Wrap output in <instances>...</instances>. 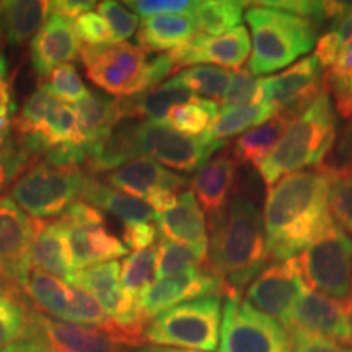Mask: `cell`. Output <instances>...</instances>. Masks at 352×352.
I'll use <instances>...</instances> for the list:
<instances>
[{"mask_svg":"<svg viewBox=\"0 0 352 352\" xmlns=\"http://www.w3.org/2000/svg\"><path fill=\"white\" fill-rule=\"evenodd\" d=\"M336 166L321 165L285 175L267 189L263 223L267 261L296 258L316 239L329 214Z\"/></svg>","mask_w":352,"mask_h":352,"instance_id":"6da1fadb","label":"cell"},{"mask_svg":"<svg viewBox=\"0 0 352 352\" xmlns=\"http://www.w3.org/2000/svg\"><path fill=\"white\" fill-rule=\"evenodd\" d=\"M266 263L263 215L252 197L233 195L227 215L210 232L206 270L219 277L226 298L241 297Z\"/></svg>","mask_w":352,"mask_h":352,"instance_id":"7a4b0ae2","label":"cell"},{"mask_svg":"<svg viewBox=\"0 0 352 352\" xmlns=\"http://www.w3.org/2000/svg\"><path fill=\"white\" fill-rule=\"evenodd\" d=\"M336 142V114L327 88L290 122L270 157L259 166L267 186L285 175L321 166Z\"/></svg>","mask_w":352,"mask_h":352,"instance_id":"3957f363","label":"cell"},{"mask_svg":"<svg viewBox=\"0 0 352 352\" xmlns=\"http://www.w3.org/2000/svg\"><path fill=\"white\" fill-rule=\"evenodd\" d=\"M246 6H252L245 20L252 28L248 69L253 76L277 72L315 47L316 26L311 21L254 2H246Z\"/></svg>","mask_w":352,"mask_h":352,"instance_id":"277c9868","label":"cell"},{"mask_svg":"<svg viewBox=\"0 0 352 352\" xmlns=\"http://www.w3.org/2000/svg\"><path fill=\"white\" fill-rule=\"evenodd\" d=\"M222 310L219 296L179 303L145 324L144 341L158 347L212 352L219 349Z\"/></svg>","mask_w":352,"mask_h":352,"instance_id":"5b68a950","label":"cell"},{"mask_svg":"<svg viewBox=\"0 0 352 352\" xmlns=\"http://www.w3.org/2000/svg\"><path fill=\"white\" fill-rule=\"evenodd\" d=\"M307 285L349 308L352 239L329 215L316 239L297 256Z\"/></svg>","mask_w":352,"mask_h":352,"instance_id":"8992f818","label":"cell"},{"mask_svg":"<svg viewBox=\"0 0 352 352\" xmlns=\"http://www.w3.org/2000/svg\"><path fill=\"white\" fill-rule=\"evenodd\" d=\"M88 173L82 166H54L34 162L10 188V196L26 214L47 220L60 217L82 199Z\"/></svg>","mask_w":352,"mask_h":352,"instance_id":"52a82bcc","label":"cell"},{"mask_svg":"<svg viewBox=\"0 0 352 352\" xmlns=\"http://www.w3.org/2000/svg\"><path fill=\"white\" fill-rule=\"evenodd\" d=\"M23 294L30 305L44 315L67 323L101 329L114 340L121 341V329L87 290L39 270H32Z\"/></svg>","mask_w":352,"mask_h":352,"instance_id":"ba28073f","label":"cell"},{"mask_svg":"<svg viewBox=\"0 0 352 352\" xmlns=\"http://www.w3.org/2000/svg\"><path fill=\"white\" fill-rule=\"evenodd\" d=\"M80 59L90 82L114 98H132L147 91V52L135 44L83 46Z\"/></svg>","mask_w":352,"mask_h":352,"instance_id":"9c48e42d","label":"cell"},{"mask_svg":"<svg viewBox=\"0 0 352 352\" xmlns=\"http://www.w3.org/2000/svg\"><path fill=\"white\" fill-rule=\"evenodd\" d=\"M121 263L108 261L76 271L65 283L91 294L116 327L127 338L131 347L144 346L145 321L139 311L138 298L126 292L121 284Z\"/></svg>","mask_w":352,"mask_h":352,"instance_id":"30bf717a","label":"cell"},{"mask_svg":"<svg viewBox=\"0 0 352 352\" xmlns=\"http://www.w3.org/2000/svg\"><path fill=\"white\" fill-rule=\"evenodd\" d=\"M219 352H289V331L241 297H227Z\"/></svg>","mask_w":352,"mask_h":352,"instance_id":"8fae6325","label":"cell"},{"mask_svg":"<svg viewBox=\"0 0 352 352\" xmlns=\"http://www.w3.org/2000/svg\"><path fill=\"white\" fill-rule=\"evenodd\" d=\"M227 144H217L208 138H188L179 134L166 122H142L140 147L142 155L152 158L160 165L191 173L197 171L210 155L222 151Z\"/></svg>","mask_w":352,"mask_h":352,"instance_id":"7c38bea8","label":"cell"},{"mask_svg":"<svg viewBox=\"0 0 352 352\" xmlns=\"http://www.w3.org/2000/svg\"><path fill=\"white\" fill-rule=\"evenodd\" d=\"M263 103L274 118L280 113L300 114L324 88V72L314 56L276 76L259 78Z\"/></svg>","mask_w":352,"mask_h":352,"instance_id":"4fadbf2b","label":"cell"},{"mask_svg":"<svg viewBox=\"0 0 352 352\" xmlns=\"http://www.w3.org/2000/svg\"><path fill=\"white\" fill-rule=\"evenodd\" d=\"M308 290L298 259L271 263L245 290V302L280 324L298 298Z\"/></svg>","mask_w":352,"mask_h":352,"instance_id":"5bb4252c","label":"cell"},{"mask_svg":"<svg viewBox=\"0 0 352 352\" xmlns=\"http://www.w3.org/2000/svg\"><path fill=\"white\" fill-rule=\"evenodd\" d=\"M34 219L10 196H0V267L8 283L23 290L32 272Z\"/></svg>","mask_w":352,"mask_h":352,"instance_id":"9a60e30c","label":"cell"},{"mask_svg":"<svg viewBox=\"0 0 352 352\" xmlns=\"http://www.w3.org/2000/svg\"><path fill=\"white\" fill-rule=\"evenodd\" d=\"M223 296V285L219 277L206 267L157 279L138 298L139 311L145 323L179 303L197 298Z\"/></svg>","mask_w":352,"mask_h":352,"instance_id":"2e32d148","label":"cell"},{"mask_svg":"<svg viewBox=\"0 0 352 352\" xmlns=\"http://www.w3.org/2000/svg\"><path fill=\"white\" fill-rule=\"evenodd\" d=\"M285 329H303L340 344H352V321L342 303L308 289L285 316Z\"/></svg>","mask_w":352,"mask_h":352,"instance_id":"e0dca14e","label":"cell"},{"mask_svg":"<svg viewBox=\"0 0 352 352\" xmlns=\"http://www.w3.org/2000/svg\"><path fill=\"white\" fill-rule=\"evenodd\" d=\"M252 51V39L243 25L219 36L197 34L183 46L170 52L175 72L195 65H217L222 69L240 70Z\"/></svg>","mask_w":352,"mask_h":352,"instance_id":"ac0fdd59","label":"cell"},{"mask_svg":"<svg viewBox=\"0 0 352 352\" xmlns=\"http://www.w3.org/2000/svg\"><path fill=\"white\" fill-rule=\"evenodd\" d=\"M25 340H39L57 352H129V347L101 329L56 320L34 308Z\"/></svg>","mask_w":352,"mask_h":352,"instance_id":"d6986e66","label":"cell"},{"mask_svg":"<svg viewBox=\"0 0 352 352\" xmlns=\"http://www.w3.org/2000/svg\"><path fill=\"white\" fill-rule=\"evenodd\" d=\"M235 182L236 164L230 152L219 153L196 171L191 182L192 195L208 217L209 232H212L227 215Z\"/></svg>","mask_w":352,"mask_h":352,"instance_id":"ffe728a7","label":"cell"},{"mask_svg":"<svg viewBox=\"0 0 352 352\" xmlns=\"http://www.w3.org/2000/svg\"><path fill=\"white\" fill-rule=\"evenodd\" d=\"M140 120L122 118L103 132L94 144L90 145L85 162V170L90 175L109 173L142 155L140 147Z\"/></svg>","mask_w":352,"mask_h":352,"instance_id":"44dd1931","label":"cell"},{"mask_svg":"<svg viewBox=\"0 0 352 352\" xmlns=\"http://www.w3.org/2000/svg\"><path fill=\"white\" fill-rule=\"evenodd\" d=\"M80 51L72 20L51 13L43 28L34 34L30 44L32 65L39 82H44L59 65L70 63Z\"/></svg>","mask_w":352,"mask_h":352,"instance_id":"7402d4cb","label":"cell"},{"mask_svg":"<svg viewBox=\"0 0 352 352\" xmlns=\"http://www.w3.org/2000/svg\"><path fill=\"white\" fill-rule=\"evenodd\" d=\"M104 179L109 186L116 188L118 191L139 197L142 201L160 189L178 192L189 184L186 176L170 171L148 157H140L121 168L109 171Z\"/></svg>","mask_w":352,"mask_h":352,"instance_id":"603a6c76","label":"cell"},{"mask_svg":"<svg viewBox=\"0 0 352 352\" xmlns=\"http://www.w3.org/2000/svg\"><path fill=\"white\" fill-rule=\"evenodd\" d=\"M197 96L175 76L160 85L151 88L132 98H120V114L122 118L147 122H165L170 111L179 104H186Z\"/></svg>","mask_w":352,"mask_h":352,"instance_id":"cb8c5ba5","label":"cell"},{"mask_svg":"<svg viewBox=\"0 0 352 352\" xmlns=\"http://www.w3.org/2000/svg\"><path fill=\"white\" fill-rule=\"evenodd\" d=\"M155 223L162 239L209 248L208 220L192 191L182 192L176 206L168 212L157 214Z\"/></svg>","mask_w":352,"mask_h":352,"instance_id":"d4e9b609","label":"cell"},{"mask_svg":"<svg viewBox=\"0 0 352 352\" xmlns=\"http://www.w3.org/2000/svg\"><path fill=\"white\" fill-rule=\"evenodd\" d=\"M32 267L67 280L74 274L65 226L57 220L34 219Z\"/></svg>","mask_w":352,"mask_h":352,"instance_id":"484cf974","label":"cell"},{"mask_svg":"<svg viewBox=\"0 0 352 352\" xmlns=\"http://www.w3.org/2000/svg\"><path fill=\"white\" fill-rule=\"evenodd\" d=\"M65 232L74 272L129 254L126 245L103 226L65 227Z\"/></svg>","mask_w":352,"mask_h":352,"instance_id":"4316f807","label":"cell"},{"mask_svg":"<svg viewBox=\"0 0 352 352\" xmlns=\"http://www.w3.org/2000/svg\"><path fill=\"white\" fill-rule=\"evenodd\" d=\"M51 15L47 0H6L0 2V39L10 47H20L34 38Z\"/></svg>","mask_w":352,"mask_h":352,"instance_id":"83f0119b","label":"cell"},{"mask_svg":"<svg viewBox=\"0 0 352 352\" xmlns=\"http://www.w3.org/2000/svg\"><path fill=\"white\" fill-rule=\"evenodd\" d=\"M82 199L95 206L96 209H103L104 212L122 220L124 226L155 222L157 214L147 202L118 191V189H111L90 173H88Z\"/></svg>","mask_w":352,"mask_h":352,"instance_id":"f1b7e54d","label":"cell"},{"mask_svg":"<svg viewBox=\"0 0 352 352\" xmlns=\"http://www.w3.org/2000/svg\"><path fill=\"white\" fill-rule=\"evenodd\" d=\"M297 118V114L280 113L271 118L261 126L246 131L232 145L230 155L236 165H252L259 170L272 148L279 142L290 122Z\"/></svg>","mask_w":352,"mask_h":352,"instance_id":"f546056e","label":"cell"},{"mask_svg":"<svg viewBox=\"0 0 352 352\" xmlns=\"http://www.w3.org/2000/svg\"><path fill=\"white\" fill-rule=\"evenodd\" d=\"M196 36V26L188 13L157 15L142 20L135 33V41L145 52L173 51Z\"/></svg>","mask_w":352,"mask_h":352,"instance_id":"4dcf8cb0","label":"cell"},{"mask_svg":"<svg viewBox=\"0 0 352 352\" xmlns=\"http://www.w3.org/2000/svg\"><path fill=\"white\" fill-rule=\"evenodd\" d=\"M246 2L235 0H199L192 3L191 16L197 34L219 36L240 26L243 20V8Z\"/></svg>","mask_w":352,"mask_h":352,"instance_id":"1f68e13d","label":"cell"},{"mask_svg":"<svg viewBox=\"0 0 352 352\" xmlns=\"http://www.w3.org/2000/svg\"><path fill=\"white\" fill-rule=\"evenodd\" d=\"M78 124L90 145L109 129L114 122L121 120L120 98L111 95H103L100 91H90L85 100L74 104Z\"/></svg>","mask_w":352,"mask_h":352,"instance_id":"d6a6232c","label":"cell"},{"mask_svg":"<svg viewBox=\"0 0 352 352\" xmlns=\"http://www.w3.org/2000/svg\"><path fill=\"white\" fill-rule=\"evenodd\" d=\"M271 113L264 103L250 104V107H220L219 116L204 138L217 144H227L230 138L245 134L250 127H256L271 120Z\"/></svg>","mask_w":352,"mask_h":352,"instance_id":"836d02e7","label":"cell"},{"mask_svg":"<svg viewBox=\"0 0 352 352\" xmlns=\"http://www.w3.org/2000/svg\"><path fill=\"white\" fill-rule=\"evenodd\" d=\"M32 310L23 290L0 287V349L25 340Z\"/></svg>","mask_w":352,"mask_h":352,"instance_id":"e575fe53","label":"cell"},{"mask_svg":"<svg viewBox=\"0 0 352 352\" xmlns=\"http://www.w3.org/2000/svg\"><path fill=\"white\" fill-rule=\"evenodd\" d=\"M220 107L215 101L196 98L186 104L173 108L166 118V124L188 138H202L219 116Z\"/></svg>","mask_w":352,"mask_h":352,"instance_id":"d590c367","label":"cell"},{"mask_svg":"<svg viewBox=\"0 0 352 352\" xmlns=\"http://www.w3.org/2000/svg\"><path fill=\"white\" fill-rule=\"evenodd\" d=\"M208 254L209 248H199V246L176 243V241L162 239V243L158 245L157 279L206 267Z\"/></svg>","mask_w":352,"mask_h":352,"instance_id":"8d00e7d4","label":"cell"},{"mask_svg":"<svg viewBox=\"0 0 352 352\" xmlns=\"http://www.w3.org/2000/svg\"><path fill=\"white\" fill-rule=\"evenodd\" d=\"M158 246L134 252L121 263V284L127 294L139 298L157 280Z\"/></svg>","mask_w":352,"mask_h":352,"instance_id":"74e56055","label":"cell"},{"mask_svg":"<svg viewBox=\"0 0 352 352\" xmlns=\"http://www.w3.org/2000/svg\"><path fill=\"white\" fill-rule=\"evenodd\" d=\"M178 77L197 98L215 101L223 98L232 74L217 65H195L183 69Z\"/></svg>","mask_w":352,"mask_h":352,"instance_id":"f35d334b","label":"cell"},{"mask_svg":"<svg viewBox=\"0 0 352 352\" xmlns=\"http://www.w3.org/2000/svg\"><path fill=\"white\" fill-rule=\"evenodd\" d=\"M329 214L342 230L352 233V164L336 170L329 192Z\"/></svg>","mask_w":352,"mask_h":352,"instance_id":"ab89813d","label":"cell"},{"mask_svg":"<svg viewBox=\"0 0 352 352\" xmlns=\"http://www.w3.org/2000/svg\"><path fill=\"white\" fill-rule=\"evenodd\" d=\"M39 85L46 87L57 100L70 101L74 104L90 95V90L82 82L77 69L72 64H63L56 67L50 74V77Z\"/></svg>","mask_w":352,"mask_h":352,"instance_id":"60d3db41","label":"cell"},{"mask_svg":"<svg viewBox=\"0 0 352 352\" xmlns=\"http://www.w3.org/2000/svg\"><path fill=\"white\" fill-rule=\"evenodd\" d=\"M263 101L261 82L248 69H240L232 74L227 91L222 98V107H250Z\"/></svg>","mask_w":352,"mask_h":352,"instance_id":"b9f144b4","label":"cell"},{"mask_svg":"<svg viewBox=\"0 0 352 352\" xmlns=\"http://www.w3.org/2000/svg\"><path fill=\"white\" fill-rule=\"evenodd\" d=\"M34 164L33 157L12 138L0 147V192L12 188L16 179Z\"/></svg>","mask_w":352,"mask_h":352,"instance_id":"7bdbcfd3","label":"cell"},{"mask_svg":"<svg viewBox=\"0 0 352 352\" xmlns=\"http://www.w3.org/2000/svg\"><path fill=\"white\" fill-rule=\"evenodd\" d=\"M96 8L109 26L113 44L122 43L132 34H135V30L139 26V16L134 12L127 10L124 3L104 0V2L96 3Z\"/></svg>","mask_w":352,"mask_h":352,"instance_id":"ee69618b","label":"cell"},{"mask_svg":"<svg viewBox=\"0 0 352 352\" xmlns=\"http://www.w3.org/2000/svg\"><path fill=\"white\" fill-rule=\"evenodd\" d=\"M74 30H76L78 41H83L87 46L113 44L109 26L98 12H88L78 16L74 23Z\"/></svg>","mask_w":352,"mask_h":352,"instance_id":"f6af8a7d","label":"cell"},{"mask_svg":"<svg viewBox=\"0 0 352 352\" xmlns=\"http://www.w3.org/2000/svg\"><path fill=\"white\" fill-rule=\"evenodd\" d=\"M289 352H352L351 347L303 329H287Z\"/></svg>","mask_w":352,"mask_h":352,"instance_id":"bcb514c9","label":"cell"},{"mask_svg":"<svg viewBox=\"0 0 352 352\" xmlns=\"http://www.w3.org/2000/svg\"><path fill=\"white\" fill-rule=\"evenodd\" d=\"M192 3L189 0H131L124 2L131 10L135 12L138 16H157V15H183L189 13L192 8Z\"/></svg>","mask_w":352,"mask_h":352,"instance_id":"7dc6e473","label":"cell"},{"mask_svg":"<svg viewBox=\"0 0 352 352\" xmlns=\"http://www.w3.org/2000/svg\"><path fill=\"white\" fill-rule=\"evenodd\" d=\"M324 88L329 95H333L338 114L344 120H352V77L338 76L327 70Z\"/></svg>","mask_w":352,"mask_h":352,"instance_id":"c3c4849f","label":"cell"},{"mask_svg":"<svg viewBox=\"0 0 352 352\" xmlns=\"http://www.w3.org/2000/svg\"><path fill=\"white\" fill-rule=\"evenodd\" d=\"M59 220L65 227H100L104 223V215L95 206L85 201H77L65 209Z\"/></svg>","mask_w":352,"mask_h":352,"instance_id":"681fc988","label":"cell"},{"mask_svg":"<svg viewBox=\"0 0 352 352\" xmlns=\"http://www.w3.org/2000/svg\"><path fill=\"white\" fill-rule=\"evenodd\" d=\"M160 236L157 223L144 222V223H131L122 228V241H124L127 250L134 252H142V250L155 246V241Z\"/></svg>","mask_w":352,"mask_h":352,"instance_id":"f907efd6","label":"cell"},{"mask_svg":"<svg viewBox=\"0 0 352 352\" xmlns=\"http://www.w3.org/2000/svg\"><path fill=\"white\" fill-rule=\"evenodd\" d=\"M342 50L341 39L333 30H329L328 33H324L323 36L318 38V41L315 43V52L314 57L318 60L321 69H329L333 67V64L336 63L338 56Z\"/></svg>","mask_w":352,"mask_h":352,"instance_id":"816d5d0a","label":"cell"},{"mask_svg":"<svg viewBox=\"0 0 352 352\" xmlns=\"http://www.w3.org/2000/svg\"><path fill=\"white\" fill-rule=\"evenodd\" d=\"M15 113V101L12 95V83L8 77V60L0 52V120H10Z\"/></svg>","mask_w":352,"mask_h":352,"instance_id":"f5cc1de1","label":"cell"},{"mask_svg":"<svg viewBox=\"0 0 352 352\" xmlns=\"http://www.w3.org/2000/svg\"><path fill=\"white\" fill-rule=\"evenodd\" d=\"M96 6L94 0H56L51 2V13L65 16L69 20H77L83 13L91 12Z\"/></svg>","mask_w":352,"mask_h":352,"instance_id":"db71d44e","label":"cell"},{"mask_svg":"<svg viewBox=\"0 0 352 352\" xmlns=\"http://www.w3.org/2000/svg\"><path fill=\"white\" fill-rule=\"evenodd\" d=\"M0 352H56L52 347H50L46 342L39 340H23L13 344L2 347Z\"/></svg>","mask_w":352,"mask_h":352,"instance_id":"11a10c76","label":"cell"},{"mask_svg":"<svg viewBox=\"0 0 352 352\" xmlns=\"http://www.w3.org/2000/svg\"><path fill=\"white\" fill-rule=\"evenodd\" d=\"M331 30L338 34V36H340L342 47L351 46L352 44V7L344 16H341L340 20L334 21L331 25Z\"/></svg>","mask_w":352,"mask_h":352,"instance_id":"9f6ffc18","label":"cell"},{"mask_svg":"<svg viewBox=\"0 0 352 352\" xmlns=\"http://www.w3.org/2000/svg\"><path fill=\"white\" fill-rule=\"evenodd\" d=\"M328 70L333 74H338V76L352 77V44L351 46L342 47L336 63H334L333 67H329Z\"/></svg>","mask_w":352,"mask_h":352,"instance_id":"6f0895ef","label":"cell"},{"mask_svg":"<svg viewBox=\"0 0 352 352\" xmlns=\"http://www.w3.org/2000/svg\"><path fill=\"white\" fill-rule=\"evenodd\" d=\"M12 134V121L10 120H0V147L6 145L10 140Z\"/></svg>","mask_w":352,"mask_h":352,"instance_id":"680465c9","label":"cell"},{"mask_svg":"<svg viewBox=\"0 0 352 352\" xmlns=\"http://www.w3.org/2000/svg\"><path fill=\"white\" fill-rule=\"evenodd\" d=\"M139 352H176L175 349H170V347H158V346H140Z\"/></svg>","mask_w":352,"mask_h":352,"instance_id":"91938a15","label":"cell"},{"mask_svg":"<svg viewBox=\"0 0 352 352\" xmlns=\"http://www.w3.org/2000/svg\"><path fill=\"white\" fill-rule=\"evenodd\" d=\"M0 287H7V289H16V290H21V289L16 287V285H13V284L8 283V280L6 279V276H3L2 267H0Z\"/></svg>","mask_w":352,"mask_h":352,"instance_id":"94428289","label":"cell"},{"mask_svg":"<svg viewBox=\"0 0 352 352\" xmlns=\"http://www.w3.org/2000/svg\"><path fill=\"white\" fill-rule=\"evenodd\" d=\"M347 311H349V316H351V321H352V300H351L349 308H347Z\"/></svg>","mask_w":352,"mask_h":352,"instance_id":"6125c7cd","label":"cell"},{"mask_svg":"<svg viewBox=\"0 0 352 352\" xmlns=\"http://www.w3.org/2000/svg\"><path fill=\"white\" fill-rule=\"evenodd\" d=\"M176 352H201V351H182V349H175Z\"/></svg>","mask_w":352,"mask_h":352,"instance_id":"be15d7a7","label":"cell"}]
</instances>
